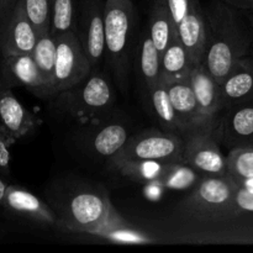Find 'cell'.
<instances>
[{
  "label": "cell",
  "mask_w": 253,
  "mask_h": 253,
  "mask_svg": "<svg viewBox=\"0 0 253 253\" xmlns=\"http://www.w3.org/2000/svg\"><path fill=\"white\" fill-rule=\"evenodd\" d=\"M240 184L230 174L204 175L195 185L183 208L197 219L221 220L240 214L234 204Z\"/></svg>",
  "instance_id": "cell-3"
},
{
  "label": "cell",
  "mask_w": 253,
  "mask_h": 253,
  "mask_svg": "<svg viewBox=\"0 0 253 253\" xmlns=\"http://www.w3.org/2000/svg\"><path fill=\"white\" fill-rule=\"evenodd\" d=\"M250 22H251V29H252V31H253V12H252L251 16H250Z\"/></svg>",
  "instance_id": "cell-37"
},
{
  "label": "cell",
  "mask_w": 253,
  "mask_h": 253,
  "mask_svg": "<svg viewBox=\"0 0 253 253\" xmlns=\"http://www.w3.org/2000/svg\"><path fill=\"white\" fill-rule=\"evenodd\" d=\"M222 109L249 103L253 99V58L242 57L220 83Z\"/></svg>",
  "instance_id": "cell-14"
},
{
  "label": "cell",
  "mask_w": 253,
  "mask_h": 253,
  "mask_svg": "<svg viewBox=\"0 0 253 253\" xmlns=\"http://www.w3.org/2000/svg\"><path fill=\"white\" fill-rule=\"evenodd\" d=\"M30 21L39 34L51 31L52 0H21Z\"/></svg>",
  "instance_id": "cell-30"
},
{
  "label": "cell",
  "mask_w": 253,
  "mask_h": 253,
  "mask_svg": "<svg viewBox=\"0 0 253 253\" xmlns=\"http://www.w3.org/2000/svg\"><path fill=\"white\" fill-rule=\"evenodd\" d=\"M172 162H163V161H131L124 163L118 168V170L124 174L135 177L137 179L156 182L165 172L166 167Z\"/></svg>",
  "instance_id": "cell-29"
},
{
  "label": "cell",
  "mask_w": 253,
  "mask_h": 253,
  "mask_svg": "<svg viewBox=\"0 0 253 253\" xmlns=\"http://www.w3.org/2000/svg\"><path fill=\"white\" fill-rule=\"evenodd\" d=\"M133 62L141 86L147 93L161 79V53L156 48L148 32L140 39Z\"/></svg>",
  "instance_id": "cell-20"
},
{
  "label": "cell",
  "mask_w": 253,
  "mask_h": 253,
  "mask_svg": "<svg viewBox=\"0 0 253 253\" xmlns=\"http://www.w3.org/2000/svg\"><path fill=\"white\" fill-rule=\"evenodd\" d=\"M146 94L150 100V106L152 109L153 115L157 119L158 123L167 131L182 135L180 124L175 115L174 109H173L167 89V83L165 79L161 78Z\"/></svg>",
  "instance_id": "cell-23"
},
{
  "label": "cell",
  "mask_w": 253,
  "mask_h": 253,
  "mask_svg": "<svg viewBox=\"0 0 253 253\" xmlns=\"http://www.w3.org/2000/svg\"><path fill=\"white\" fill-rule=\"evenodd\" d=\"M114 211L106 194L98 190H81L63 205L58 224L74 231L95 235Z\"/></svg>",
  "instance_id": "cell-6"
},
{
  "label": "cell",
  "mask_w": 253,
  "mask_h": 253,
  "mask_svg": "<svg viewBox=\"0 0 253 253\" xmlns=\"http://www.w3.org/2000/svg\"><path fill=\"white\" fill-rule=\"evenodd\" d=\"M177 34L194 63H203L207 51L208 21L205 9L199 0H192L189 12L177 26Z\"/></svg>",
  "instance_id": "cell-15"
},
{
  "label": "cell",
  "mask_w": 253,
  "mask_h": 253,
  "mask_svg": "<svg viewBox=\"0 0 253 253\" xmlns=\"http://www.w3.org/2000/svg\"><path fill=\"white\" fill-rule=\"evenodd\" d=\"M15 138H12L5 128L0 125V173L9 175L10 162H11V146L14 145Z\"/></svg>",
  "instance_id": "cell-31"
},
{
  "label": "cell",
  "mask_w": 253,
  "mask_h": 253,
  "mask_svg": "<svg viewBox=\"0 0 253 253\" xmlns=\"http://www.w3.org/2000/svg\"><path fill=\"white\" fill-rule=\"evenodd\" d=\"M227 1L242 9H253V0H227Z\"/></svg>",
  "instance_id": "cell-35"
},
{
  "label": "cell",
  "mask_w": 253,
  "mask_h": 253,
  "mask_svg": "<svg viewBox=\"0 0 253 253\" xmlns=\"http://www.w3.org/2000/svg\"><path fill=\"white\" fill-rule=\"evenodd\" d=\"M167 4L172 14L173 21L175 26H178L189 12L192 0H167Z\"/></svg>",
  "instance_id": "cell-32"
},
{
  "label": "cell",
  "mask_w": 253,
  "mask_h": 253,
  "mask_svg": "<svg viewBox=\"0 0 253 253\" xmlns=\"http://www.w3.org/2000/svg\"><path fill=\"white\" fill-rule=\"evenodd\" d=\"M103 0H83L81 7V30L77 32L90 61L93 72L98 71L105 58V20Z\"/></svg>",
  "instance_id": "cell-10"
},
{
  "label": "cell",
  "mask_w": 253,
  "mask_h": 253,
  "mask_svg": "<svg viewBox=\"0 0 253 253\" xmlns=\"http://www.w3.org/2000/svg\"><path fill=\"white\" fill-rule=\"evenodd\" d=\"M184 138L170 131L145 130L130 136L127 142L116 155L109 158V166L118 169L124 163L131 161H183Z\"/></svg>",
  "instance_id": "cell-4"
},
{
  "label": "cell",
  "mask_w": 253,
  "mask_h": 253,
  "mask_svg": "<svg viewBox=\"0 0 253 253\" xmlns=\"http://www.w3.org/2000/svg\"><path fill=\"white\" fill-rule=\"evenodd\" d=\"M234 204L239 212H242V211L253 212V192L240 185L236 194H235Z\"/></svg>",
  "instance_id": "cell-33"
},
{
  "label": "cell",
  "mask_w": 253,
  "mask_h": 253,
  "mask_svg": "<svg viewBox=\"0 0 253 253\" xmlns=\"http://www.w3.org/2000/svg\"><path fill=\"white\" fill-rule=\"evenodd\" d=\"M9 185L4 182V180L0 178V205H2V202H4L5 194H6V190Z\"/></svg>",
  "instance_id": "cell-36"
},
{
  "label": "cell",
  "mask_w": 253,
  "mask_h": 253,
  "mask_svg": "<svg viewBox=\"0 0 253 253\" xmlns=\"http://www.w3.org/2000/svg\"><path fill=\"white\" fill-rule=\"evenodd\" d=\"M220 142L230 148L250 146L253 141V105H237L229 109L227 115L216 121Z\"/></svg>",
  "instance_id": "cell-16"
},
{
  "label": "cell",
  "mask_w": 253,
  "mask_h": 253,
  "mask_svg": "<svg viewBox=\"0 0 253 253\" xmlns=\"http://www.w3.org/2000/svg\"><path fill=\"white\" fill-rule=\"evenodd\" d=\"M2 205L12 214L31 219L34 221L49 225L56 224L58 221L54 212L40 198H37L29 190L15 187V185L7 187Z\"/></svg>",
  "instance_id": "cell-17"
},
{
  "label": "cell",
  "mask_w": 253,
  "mask_h": 253,
  "mask_svg": "<svg viewBox=\"0 0 253 253\" xmlns=\"http://www.w3.org/2000/svg\"><path fill=\"white\" fill-rule=\"evenodd\" d=\"M95 236L120 245H146L152 242L148 235L130 226L116 211L111 214L108 222L96 232Z\"/></svg>",
  "instance_id": "cell-24"
},
{
  "label": "cell",
  "mask_w": 253,
  "mask_h": 253,
  "mask_svg": "<svg viewBox=\"0 0 253 253\" xmlns=\"http://www.w3.org/2000/svg\"><path fill=\"white\" fill-rule=\"evenodd\" d=\"M148 34L161 54L167 48L169 42L178 35L177 26L173 21L167 0H153L152 1Z\"/></svg>",
  "instance_id": "cell-22"
},
{
  "label": "cell",
  "mask_w": 253,
  "mask_h": 253,
  "mask_svg": "<svg viewBox=\"0 0 253 253\" xmlns=\"http://www.w3.org/2000/svg\"><path fill=\"white\" fill-rule=\"evenodd\" d=\"M130 136V130L126 124L109 121L89 133L88 146L95 155L110 158L125 146Z\"/></svg>",
  "instance_id": "cell-19"
},
{
  "label": "cell",
  "mask_w": 253,
  "mask_h": 253,
  "mask_svg": "<svg viewBox=\"0 0 253 253\" xmlns=\"http://www.w3.org/2000/svg\"><path fill=\"white\" fill-rule=\"evenodd\" d=\"M56 40L57 54L53 86L58 94L85 81L93 73V68L76 31L59 35Z\"/></svg>",
  "instance_id": "cell-8"
},
{
  "label": "cell",
  "mask_w": 253,
  "mask_h": 253,
  "mask_svg": "<svg viewBox=\"0 0 253 253\" xmlns=\"http://www.w3.org/2000/svg\"><path fill=\"white\" fill-rule=\"evenodd\" d=\"M39 124L37 116L17 100L0 77V125L12 138L19 140L31 133Z\"/></svg>",
  "instance_id": "cell-13"
},
{
  "label": "cell",
  "mask_w": 253,
  "mask_h": 253,
  "mask_svg": "<svg viewBox=\"0 0 253 253\" xmlns=\"http://www.w3.org/2000/svg\"><path fill=\"white\" fill-rule=\"evenodd\" d=\"M156 182L172 189H184L197 182V170L184 162H172Z\"/></svg>",
  "instance_id": "cell-28"
},
{
  "label": "cell",
  "mask_w": 253,
  "mask_h": 253,
  "mask_svg": "<svg viewBox=\"0 0 253 253\" xmlns=\"http://www.w3.org/2000/svg\"><path fill=\"white\" fill-rule=\"evenodd\" d=\"M0 77L6 85L22 86L41 99L57 96L53 86L44 82L31 54L1 53Z\"/></svg>",
  "instance_id": "cell-9"
},
{
  "label": "cell",
  "mask_w": 253,
  "mask_h": 253,
  "mask_svg": "<svg viewBox=\"0 0 253 253\" xmlns=\"http://www.w3.org/2000/svg\"><path fill=\"white\" fill-rule=\"evenodd\" d=\"M57 104L77 119H98L113 109L115 91L106 77L93 72L81 84L57 94Z\"/></svg>",
  "instance_id": "cell-5"
},
{
  "label": "cell",
  "mask_w": 253,
  "mask_h": 253,
  "mask_svg": "<svg viewBox=\"0 0 253 253\" xmlns=\"http://www.w3.org/2000/svg\"><path fill=\"white\" fill-rule=\"evenodd\" d=\"M39 32L30 21L24 4L19 0L6 24L0 30L1 53L31 54L36 46Z\"/></svg>",
  "instance_id": "cell-11"
},
{
  "label": "cell",
  "mask_w": 253,
  "mask_h": 253,
  "mask_svg": "<svg viewBox=\"0 0 253 253\" xmlns=\"http://www.w3.org/2000/svg\"><path fill=\"white\" fill-rule=\"evenodd\" d=\"M105 58L121 90L128 83L136 10L132 0H105Z\"/></svg>",
  "instance_id": "cell-2"
},
{
  "label": "cell",
  "mask_w": 253,
  "mask_h": 253,
  "mask_svg": "<svg viewBox=\"0 0 253 253\" xmlns=\"http://www.w3.org/2000/svg\"><path fill=\"white\" fill-rule=\"evenodd\" d=\"M19 0H0V30L11 16Z\"/></svg>",
  "instance_id": "cell-34"
},
{
  "label": "cell",
  "mask_w": 253,
  "mask_h": 253,
  "mask_svg": "<svg viewBox=\"0 0 253 253\" xmlns=\"http://www.w3.org/2000/svg\"><path fill=\"white\" fill-rule=\"evenodd\" d=\"M194 66L189 51L177 35L161 54V78L166 82L188 79Z\"/></svg>",
  "instance_id": "cell-21"
},
{
  "label": "cell",
  "mask_w": 253,
  "mask_h": 253,
  "mask_svg": "<svg viewBox=\"0 0 253 253\" xmlns=\"http://www.w3.org/2000/svg\"><path fill=\"white\" fill-rule=\"evenodd\" d=\"M170 101L180 124L182 136L190 130L204 126H212L216 121H210L200 111L197 98L190 85L189 78L183 81L166 82Z\"/></svg>",
  "instance_id": "cell-12"
},
{
  "label": "cell",
  "mask_w": 253,
  "mask_h": 253,
  "mask_svg": "<svg viewBox=\"0 0 253 253\" xmlns=\"http://www.w3.org/2000/svg\"><path fill=\"white\" fill-rule=\"evenodd\" d=\"M189 82L203 115L210 121H216V115L222 109L220 84L210 74L204 63L193 67Z\"/></svg>",
  "instance_id": "cell-18"
},
{
  "label": "cell",
  "mask_w": 253,
  "mask_h": 253,
  "mask_svg": "<svg viewBox=\"0 0 253 253\" xmlns=\"http://www.w3.org/2000/svg\"><path fill=\"white\" fill-rule=\"evenodd\" d=\"M205 14L208 40L203 63L220 84L239 59L247 56L251 39L239 15L224 2L214 1Z\"/></svg>",
  "instance_id": "cell-1"
},
{
  "label": "cell",
  "mask_w": 253,
  "mask_h": 253,
  "mask_svg": "<svg viewBox=\"0 0 253 253\" xmlns=\"http://www.w3.org/2000/svg\"><path fill=\"white\" fill-rule=\"evenodd\" d=\"M57 54V40L51 31L39 34L36 46L32 51L31 56L41 73L42 78L46 83L53 86L54 64H56ZM54 88V86H53Z\"/></svg>",
  "instance_id": "cell-25"
},
{
  "label": "cell",
  "mask_w": 253,
  "mask_h": 253,
  "mask_svg": "<svg viewBox=\"0 0 253 253\" xmlns=\"http://www.w3.org/2000/svg\"><path fill=\"white\" fill-rule=\"evenodd\" d=\"M183 161L204 175H224L227 173L226 157L220 150L216 124L190 130L183 135Z\"/></svg>",
  "instance_id": "cell-7"
},
{
  "label": "cell",
  "mask_w": 253,
  "mask_h": 253,
  "mask_svg": "<svg viewBox=\"0 0 253 253\" xmlns=\"http://www.w3.org/2000/svg\"><path fill=\"white\" fill-rule=\"evenodd\" d=\"M227 174L237 183H244L253 178V147L241 146L230 150L226 156Z\"/></svg>",
  "instance_id": "cell-26"
},
{
  "label": "cell",
  "mask_w": 253,
  "mask_h": 253,
  "mask_svg": "<svg viewBox=\"0 0 253 253\" xmlns=\"http://www.w3.org/2000/svg\"><path fill=\"white\" fill-rule=\"evenodd\" d=\"M76 31V0H52L51 34L54 37Z\"/></svg>",
  "instance_id": "cell-27"
}]
</instances>
